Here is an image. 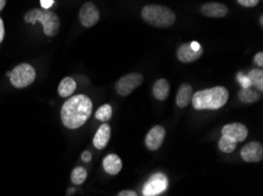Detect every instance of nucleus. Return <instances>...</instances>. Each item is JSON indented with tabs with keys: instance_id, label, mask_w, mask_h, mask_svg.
Instances as JSON below:
<instances>
[{
	"instance_id": "f257e3e1",
	"label": "nucleus",
	"mask_w": 263,
	"mask_h": 196,
	"mask_svg": "<svg viewBox=\"0 0 263 196\" xmlns=\"http://www.w3.org/2000/svg\"><path fill=\"white\" fill-rule=\"evenodd\" d=\"M92 114V101L84 94L67 98L61 111L63 125L69 129H77L89 120Z\"/></svg>"
},
{
	"instance_id": "f03ea898",
	"label": "nucleus",
	"mask_w": 263,
	"mask_h": 196,
	"mask_svg": "<svg viewBox=\"0 0 263 196\" xmlns=\"http://www.w3.org/2000/svg\"><path fill=\"white\" fill-rule=\"evenodd\" d=\"M229 99V92L222 86L213 87V89H206L198 91L193 94L191 103L195 110L204 111V110H220L226 105Z\"/></svg>"
},
{
	"instance_id": "7ed1b4c3",
	"label": "nucleus",
	"mask_w": 263,
	"mask_h": 196,
	"mask_svg": "<svg viewBox=\"0 0 263 196\" xmlns=\"http://www.w3.org/2000/svg\"><path fill=\"white\" fill-rule=\"evenodd\" d=\"M142 18L151 26L158 29H168L176 21V14L169 7L150 4L145 5L142 10Z\"/></svg>"
},
{
	"instance_id": "20e7f679",
	"label": "nucleus",
	"mask_w": 263,
	"mask_h": 196,
	"mask_svg": "<svg viewBox=\"0 0 263 196\" xmlns=\"http://www.w3.org/2000/svg\"><path fill=\"white\" fill-rule=\"evenodd\" d=\"M24 20L27 24L42 23L44 33L47 37H55L61 29V19L58 14L50 10L44 9H32L27 11L24 15Z\"/></svg>"
},
{
	"instance_id": "39448f33",
	"label": "nucleus",
	"mask_w": 263,
	"mask_h": 196,
	"mask_svg": "<svg viewBox=\"0 0 263 196\" xmlns=\"http://www.w3.org/2000/svg\"><path fill=\"white\" fill-rule=\"evenodd\" d=\"M15 89H25L33 83L35 79V70L30 63H21L6 74Z\"/></svg>"
},
{
	"instance_id": "423d86ee",
	"label": "nucleus",
	"mask_w": 263,
	"mask_h": 196,
	"mask_svg": "<svg viewBox=\"0 0 263 196\" xmlns=\"http://www.w3.org/2000/svg\"><path fill=\"white\" fill-rule=\"evenodd\" d=\"M143 82V75L139 73H130L122 77L116 82V92L122 95V97H126L133 93V92L142 85Z\"/></svg>"
},
{
	"instance_id": "0eeeda50",
	"label": "nucleus",
	"mask_w": 263,
	"mask_h": 196,
	"mask_svg": "<svg viewBox=\"0 0 263 196\" xmlns=\"http://www.w3.org/2000/svg\"><path fill=\"white\" fill-rule=\"evenodd\" d=\"M99 18H101V13L93 3L87 2L79 10V20L86 29L95 26L99 21Z\"/></svg>"
},
{
	"instance_id": "6e6552de",
	"label": "nucleus",
	"mask_w": 263,
	"mask_h": 196,
	"mask_svg": "<svg viewBox=\"0 0 263 196\" xmlns=\"http://www.w3.org/2000/svg\"><path fill=\"white\" fill-rule=\"evenodd\" d=\"M168 187V179L163 174H155L151 177L143 188L144 196H157L163 193Z\"/></svg>"
},
{
	"instance_id": "1a4fd4ad",
	"label": "nucleus",
	"mask_w": 263,
	"mask_h": 196,
	"mask_svg": "<svg viewBox=\"0 0 263 196\" xmlns=\"http://www.w3.org/2000/svg\"><path fill=\"white\" fill-rule=\"evenodd\" d=\"M241 158L246 162H260L263 159V146L256 141L247 143L241 149Z\"/></svg>"
},
{
	"instance_id": "9d476101",
	"label": "nucleus",
	"mask_w": 263,
	"mask_h": 196,
	"mask_svg": "<svg viewBox=\"0 0 263 196\" xmlns=\"http://www.w3.org/2000/svg\"><path fill=\"white\" fill-rule=\"evenodd\" d=\"M222 137H229L236 142H242L248 137V128L240 122L228 123L222 128Z\"/></svg>"
},
{
	"instance_id": "9b49d317",
	"label": "nucleus",
	"mask_w": 263,
	"mask_h": 196,
	"mask_svg": "<svg viewBox=\"0 0 263 196\" xmlns=\"http://www.w3.org/2000/svg\"><path fill=\"white\" fill-rule=\"evenodd\" d=\"M165 138V129L162 126H155L149 130L145 138V146L150 150H157L162 146Z\"/></svg>"
},
{
	"instance_id": "f8f14e48",
	"label": "nucleus",
	"mask_w": 263,
	"mask_h": 196,
	"mask_svg": "<svg viewBox=\"0 0 263 196\" xmlns=\"http://www.w3.org/2000/svg\"><path fill=\"white\" fill-rule=\"evenodd\" d=\"M201 12L208 18H224L228 14V7L222 3H205L202 5Z\"/></svg>"
},
{
	"instance_id": "ddd939ff",
	"label": "nucleus",
	"mask_w": 263,
	"mask_h": 196,
	"mask_svg": "<svg viewBox=\"0 0 263 196\" xmlns=\"http://www.w3.org/2000/svg\"><path fill=\"white\" fill-rule=\"evenodd\" d=\"M202 54H203V49L200 51H195L193 47H191L190 42L182 43L177 50V59L181 62H185V63L196 61L197 59H200L202 57Z\"/></svg>"
},
{
	"instance_id": "4468645a",
	"label": "nucleus",
	"mask_w": 263,
	"mask_h": 196,
	"mask_svg": "<svg viewBox=\"0 0 263 196\" xmlns=\"http://www.w3.org/2000/svg\"><path fill=\"white\" fill-rule=\"evenodd\" d=\"M111 138V127L106 122L98 128L93 137V146L97 149H104Z\"/></svg>"
},
{
	"instance_id": "2eb2a0df",
	"label": "nucleus",
	"mask_w": 263,
	"mask_h": 196,
	"mask_svg": "<svg viewBox=\"0 0 263 196\" xmlns=\"http://www.w3.org/2000/svg\"><path fill=\"white\" fill-rule=\"evenodd\" d=\"M122 160L116 154H109L103 160V168L110 175H117L122 170Z\"/></svg>"
},
{
	"instance_id": "dca6fc26",
	"label": "nucleus",
	"mask_w": 263,
	"mask_h": 196,
	"mask_svg": "<svg viewBox=\"0 0 263 196\" xmlns=\"http://www.w3.org/2000/svg\"><path fill=\"white\" fill-rule=\"evenodd\" d=\"M191 98H193V87L189 83H183L177 92L176 105L179 108H184L190 103Z\"/></svg>"
},
{
	"instance_id": "f3484780",
	"label": "nucleus",
	"mask_w": 263,
	"mask_h": 196,
	"mask_svg": "<svg viewBox=\"0 0 263 196\" xmlns=\"http://www.w3.org/2000/svg\"><path fill=\"white\" fill-rule=\"evenodd\" d=\"M170 93V85L168 80L165 79H159L155 82L153 87V94L159 101H164V100L169 97Z\"/></svg>"
},
{
	"instance_id": "a211bd4d",
	"label": "nucleus",
	"mask_w": 263,
	"mask_h": 196,
	"mask_svg": "<svg viewBox=\"0 0 263 196\" xmlns=\"http://www.w3.org/2000/svg\"><path fill=\"white\" fill-rule=\"evenodd\" d=\"M76 89H77V83L72 78H64L58 86V94L62 98H70Z\"/></svg>"
},
{
	"instance_id": "6ab92c4d",
	"label": "nucleus",
	"mask_w": 263,
	"mask_h": 196,
	"mask_svg": "<svg viewBox=\"0 0 263 196\" xmlns=\"http://www.w3.org/2000/svg\"><path fill=\"white\" fill-rule=\"evenodd\" d=\"M262 93L260 91L254 90L252 87L249 89H242L238 92V99L241 100L243 103H254L257 102L261 99Z\"/></svg>"
},
{
	"instance_id": "aec40b11",
	"label": "nucleus",
	"mask_w": 263,
	"mask_h": 196,
	"mask_svg": "<svg viewBox=\"0 0 263 196\" xmlns=\"http://www.w3.org/2000/svg\"><path fill=\"white\" fill-rule=\"evenodd\" d=\"M247 78L249 79L250 85L255 90L262 92L263 91V71L261 69L252 70L247 74Z\"/></svg>"
},
{
	"instance_id": "412c9836",
	"label": "nucleus",
	"mask_w": 263,
	"mask_h": 196,
	"mask_svg": "<svg viewBox=\"0 0 263 196\" xmlns=\"http://www.w3.org/2000/svg\"><path fill=\"white\" fill-rule=\"evenodd\" d=\"M236 146L237 142L229 137H222L220 139V141H218V148H220V150L227 154L233 153V151L236 149Z\"/></svg>"
},
{
	"instance_id": "4be33fe9",
	"label": "nucleus",
	"mask_w": 263,
	"mask_h": 196,
	"mask_svg": "<svg viewBox=\"0 0 263 196\" xmlns=\"http://www.w3.org/2000/svg\"><path fill=\"white\" fill-rule=\"evenodd\" d=\"M87 178V171L85 168L83 167H76L74 169L72 170V173H71V181L74 185H82V183H84V181Z\"/></svg>"
},
{
	"instance_id": "5701e85b",
	"label": "nucleus",
	"mask_w": 263,
	"mask_h": 196,
	"mask_svg": "<svg viewBox=\"0 0 263 196\" xmlns=\"http://www.w3.org/2000/svg\"><path fill=\"white\" fill-rule=\"evenodd\" d=\"M112 117V107L110 105H103L96 112V119L102 122H107Z\"/></svg>"
},
{
	"instance_id": "b1692460",
	"label": "nucleus",
	"mask_w": 263,
	"mask_h": 196,
	"mask_svg": "<svg viewBox=\"0 0 263 196\" xmlns=\"http://www.w3.org/2000/svg\"><path fill=\"white\" fill-rule=\"evenodd\" d=\"M260 0H237V3L243 7H255Z\"/></svg>"
},
{
	"instance_id": "393cba45",
	"label": "nucleus",
	"mask_w": 263,
	"mask_h": 196,
	"mask_svg": "<svg viewBox=\"0 0 263 196\" xmlns=\"http://www.w3.org/2000/svg\"><path fill=\"white\" fill-rule=\"evenodd\" d=\"M237 79H238V81L242 83V89H249V87H252V85H250L249 79L247 78V75L238 74L237 75Z\"/></svg>"
},
{
	"instance_id": "a878e982",
	"label": "nucleus",
	"mask_w": 263,
	"mask_h": 196,
	"mask_svg": "<svg viewBox=\"0 0 263 196\" xmlns=\"http://www.w3.org/2000/svg\"><path fill=\"white\" fill-rule=\"evenodd\" d=\"M254 62L258 65L260 67L263 66V53L262 52H258V53L254 57Z\"/></svg>"
},
{
	"instance_id": "bb28decb",
	"label": "nucleus",
	"mask_w": 263,
	"mask_h": 196,
	"mask_svg": "<svg viewBox=\"0 0 263 196\" xmlns=\"http://www.w3.org/2000/svg\"><path fill=\"white\" fill-rule=\"evenodd\" d=\"M53 0H41V5L44 10H49L53 5Z\"/></svg>"
},
{
	"instance_id": "cd10ccee",
	"label": "nucleus",
	"mask_w": 263,
	"mask_h": 196,
	"mask_svg": "<svg viewBox=\"0 0 263 196\" xmlns=\"http://www.w3.org/2000/svg\"><path fill=\"white\" fill-rule=\"evenodd\" d=\"M91 159H92V154H91V151H89V150L83 151V154H82V160H83V161H84V162H90Z\"/></svg>"
},
{
	"instance_id": "c85d7f7f",
	"label": "nucleus",
	"mask_w": 263,
	"mask_h": 196,
	"mask_svg": "<svg viewBox=\"0 0 263 196\" xmlns=\"http://www.w3.org/2000/svg\"><path fill=\"white\" fill-rule=\"evenodd\" d=\"M4 37H5V27H4V21L0 18V42H3Z\"/></svg>"
},
{
	"instance_id": "c756f323",
	"label": "nucleus",
	"mask_w": 263,
	"mask_h": 196,
	"mask_svg": "<svg viewBox=\"0 0 263 196\" xmlns=\"http://www.w3.org/2000/svg\"><path fill=\"white\" fill-rule=\"evenodd\" d=\"M118 196H137V194L134 190H122Z\"/></svg>"
},
{
	"instance_id": "7c9ffc66",
	"label": "nucleus",
	"mask_w": 263,
	"mask_h": 196,
	"mask_svg": "<svg viewBox=\"0 0 263 196\" xmlns=\"http://www.w3.org/2000/svg\"><path fill=\"white\" fill-rule=\"evenodd\" d=\"M5 5H6V0H0V12L4 10Z\"/></svg>"
},
{
	"instance_id": "2f4dec72",
	"label": "nucleus",
	"mask_w": 263,
	"mask_h": 196,
	"mask_svg": "<svg viewBox=\"0 0 263 196\" xmlns=\"http://www.w3.org/2000/svg\"><path fill=\"white\" fill-rule=\"evenodd\" d=\"M260 25H261V27L263 26V17H262V15L260 17Z\"/></svg>"
},
{
	"instance_id": "473e14b6",
	"label": "nucleus",
	"mask_w": 263,
	"mask_h": 196,
	"mask_svg": "<svg viewBox=\"0 0 263 196\" xmlns=\"http://www.w3.org/2000/svg\"><path fill=\"white\" fill-rule=\"evenodd\" d=\"M73 191H74V189H73V188H70V189H69V194H72V193H73Z\"/></svg>"
}]
</instances>
